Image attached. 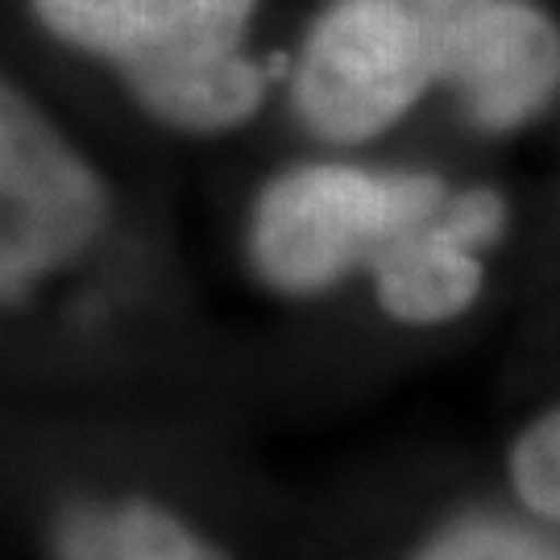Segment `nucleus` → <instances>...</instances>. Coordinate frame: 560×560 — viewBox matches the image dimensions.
Masks as SVG:
<instances>
[{"label":"nucleus","mask_w":560,"mask_h":560,"mask_svg":"<svg viewBox=\"0 0 560 560\" xmlns=\"http://www.w3.org/2000/svg\"><path fill=\"white\" fill-rule=\"evenodd\" d=\"M50 38L113 62L162 125L221 133L261 104L245 55L258 0H30Z\"/></svg>","instance_id":"1"},{"label":"nucleus","mask_w":560,"mask_h":560,"mask_svg":"<svg viewBox=\"0 0 560 560\" xmlns=\"http://www.w3.org/2000/svg\"><path fill=\"white\" fill-rule=\"evenodd\" d=\"M448 200L436 175L300 166L254 203L249 258L282 295H316L370 266L407 229L432 221Z\"/></svg>","instance_id":"2"},{"label":"nucleus","mask_w":560,"mask_h":560,"mask_svg":"<svg viewBox=\"0 0 560 560\" xmlns=\"http://www.w3.org/2000/svg\"><path fill=\"white\" fill-rule=\"evenodd\" d=\"M108 221V191L92 162L25 92L0 80V303L88 254Z\"/></svg>","instance_id":"3"},{"label":"nucleus","mask_w":560,"mask_h":560,"mask_svg":"<svg viewBox=\"0 0 560 560\" xmlns=\"http://www.w3.org/2000/svg\"><path fill=\"white\" fill-rule=\"evenodd\" d=\"M432 83V46L399 0H337L303 42L295 108L328 141L390 129Z\"/></svg>","instance_id":"4"},{"label":"nucleus","mask_w":560,"mask_h":560,"mask_svg":"<svg viewBox=\"0 0 560 560\" xmlns=\"http://www.w3.org/2000/svg\"><path fill=\"white\" fill-rule=\"evenodd\" d=\"M428 25L432 80L460 92L481 129H520L560 96L557 21L523 0H453Z\"/></svg>","instance_id":"5"},{"label":"nucleus","mask_w":560,"mask_h":560,"mask_svg":"<svg viewBox=\"0 0 560 560\" xmlns=\"http://www.w3.org/2000/svg\"><path fill=\"white\" fill-rule=\"evenodd\" d=\"M481 249L486 245L453 217L444 200L432 221L407 229L370 261L386 316L402 324H441L474 307L486 282Z\"/></svg>","instance_id":"6"},{"label":"nucleus","mask_w":560,"mask_h":560,"mask_svg":"<svg viewBox=\"0 0 560 560\" xmlns=\"http://www.w3.org/2000/svg\"><path fill=\"white\" fill-rule=\"evenodd\" d=\"M55 560H224L179 515L145 499L80 502L55 527Z\"/></svg>","instance_id":"7"},{"label":"nucleus","mask_w":560,"mask_h":560,"mask_svg":"<svg viewBox=\"0 0 560 560\" xmlns=\"http://www.w3.org/2000/svg\"><path fill=\"white\" fill-rule=\"evenodd\" d=\"M411 560H560V544L506 520H460L432 536Z\"/></svg>","instance_id":"8"},{"label":"nucleus","mask_w":560,"mask_h":560,"mask_svg":"<svg viewBox=\"0 0 560 560\" xmlns=\"http://www.w3.org/2000/svg\"><path fill=\"white\" fill-rule=\"evenodd\" d=\"M511 486L536 515L560 523V407L523 428L511 448Z\"/></svg>","instance_id":"9"}]
</instances>
